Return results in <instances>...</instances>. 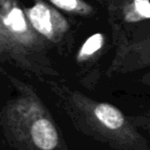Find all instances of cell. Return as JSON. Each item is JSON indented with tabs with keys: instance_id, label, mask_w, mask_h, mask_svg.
Here are the masks:
<instances>
[{
	"instance_id": "6da1fadb",
	"label": "cell",
	"mask_w": 150,
	"mask_h": 150,
	"mask_svg": "<svg viewBox=\"0 0 150 150\" xmlns=\"http://www.w3.org/2000/svg\"><path fill=\"white\" fill-rule=\"evenodd\" d=\"M32 139L37 147L42 150H52L58 144V134L56 129L47 119H38L31 129Z\"/></svg>"
},
{
	"instance_id": "277c9868",
	"label": "cell",
	"mask_w": 150,
	"mask_h": 150,
	"mask_svg": "<svg viewBox=\"0 0 150 150\" xmlns=\"http://www.w3.org/2000/svg\"><path fill=\"white\" fill-rule=\"evenodd\" d=\"M137 50L139 54L140 68L150 70V37L137 42Z\"/></svg>"
},
{
	"instance_id": "5b68a950",
	"label": "cell",
	"mask_w": 150,
	"mask_h": 150,
	"mask_svg": "<svg viewBox=\"0 0 150 150\" xmlns=\"http://www.w3.org/2000/svg\"><path fill=\"white\" fill-rule=\"evenodd\" d=\"M5 24L11 28L13 31L17 32H23L26 30V22L24 19L23 13L21 9L13 8L7 16L5 20Z\"/></svg>"
},
{
	"instance_id": "ba28073f",
	"label": "cell",
	"mask_w": 150,
	"mask_h": 150,
	"mask_svg": "<svg viewBox=\"0 0 150 150\" xmlns=\"http://www.w3.org/2000/svg\"><path fill=\"white\" fill-rule=\"evenodd\" d=\"M138 125L143 129L145 133L150 135V107L146 109L142 116L138 117Z\"/></svg>"
},
{
	"instance_id": "8992f818",
	"label": "cell",
	"mask_w": 150,
	"mask_h": 150,
	"mask_svg": "<svg viewBox=\"0 0 150 150\" xmlns=\"http://www.w3.org/2000/svg\"><path fill=\"white\" fill-rule=\"evenodd\" d=\"M103 36L102 34L97 33L94 34L92 37H90L86 41V43L83 44L81 48V56H91V54H95L97 50H99L103 45Z\"/></svg>"
},
{
	"instance_id": "3957f363",
	"label": "cell",
	"mask_w": 150,
	"mask_h": 150,
	"mask_svg": "<svg viewBox=\"0 0 150 150\" xmlns=\"http://www.w3.org/2000/svg\"><path fill=\"white\" fill-rule=\"evenodd\" d=\"M30 20L33 24L34 28L45 36H50L52 33V19L50 11L45 5L42 3L35 4L30 11Z\"/></svg>"
},
{
	"instance_id": "52a82bcc",
	"label": "cell",
	"mask_w": 150,
	"mask_h": 150,
	"mask_svg": "<svg viewBox=\"0 0 150 150\" xmlns=\"http://www.w3.org/2000/svg\"><path fill=\"white\" fill-rule=\"evenodd\" d=\"M56 6L60 7L65 11H73L77 7V0H50Z\"/></svg>"
},
{
	"instance_id": "7a4b0ae2",
	"label": "cell",
	"mask_w": 150,
	"mask_h": 150,
	"mask_svg": "<svg viewBox=\"0 0 150 150\" xmlns=\"http://www.w3.org/2000/svg\"><path fill=\"white\" fill-rule=\"evenodd\" d=\"M95 114L97 118L109 129H118L127 125V120L122 112L111 104H99L95 109Z\"/></svg>"
},
{
	"instance_id": "9c48e42d",
	"label": "cell",
	"mask_w": 150,
	"mask_h": 150,
	"mask_svg": "<svg viewBox=\"0 0 150 150\" xmlns=\"http://www.w3.org/2000/svg\"><path fill=\"white\" fill-rule=\"evenodd\" d=\"M138 83L142 88V91L146 94H150V70L145 71L138 79Z\"/></svg>"
}]
</instances>
